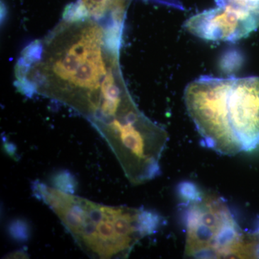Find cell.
I'll return each mask as SVG.
<instances>
[{
  "label": "cell",
  "mask_w": 259,
  "mask_h": 259,
  "mask_svg": "<svg viewBox=\"0 0 259 259\" xmlns=\"http://www.w3.org/2000/svg\"><path fill=\"white\" fill-rule=\"evenodd\" d=\"M123 25L64 19L22 53L18 87L73 109L90 123L118 115L132 100L119 63Z\"/></svg>",
  "instance_id": "6da1fadb"
},
{
  "label": "cell",
  "mask_w": 259,
  "mask_h": 259,
  "mask_svg": "<svg viewBox=\"0 0 259 259\" xmlns=\"http://www.w3.org/2000/svg\"><path fill=\"white\" fill-rule=\"evenodd\" d=\"M32 195L53 211L78 246L90 258H126L136 245L163 224L157 212L107 206L35 181Z\"/></svg>",
  "instance_id": "7a4b0ae2"
},
{
  "label": "cell",
  "mask_w": 259,
  "mask_h": 259,
  "mask_svg": "<svg viewBox=\"0 0 259 259\" xmlns=\"http://www.w3.org/2000/svg\"><path fill=\"white\" fill-rule=\"evenodd\" d=\"M118 160L125 177L142 185L160 174V160L168 141L166 130L143 112L115 121L99 131Z\"/></svg>",
  "instance_id": "3957f363"
},
{
  "label": "cell",
  "mask_w": 259,
  "mask_h": 259,
  "mask_svg": "<svg viewBox=\"0 0 259 259\" xmlns=\"http://www.w3.org/2000/svg\"><path fill=\"white\" fill-rule=\"evenodd\" d=\"M234 78L202 76L185 91L187 111L204 145L223 155L241 152L230 120L228 98Z\"/></svg>",
  "instance_id": "277c9868"
},
{
  "label": "cell",
  "mask_w": 259,
  "mask_h": 259,
  "mask_svg": "<svg viewBox=\"0 0 259 259\" xmlns=\"http://www.w3.org/2000/svg\"><path fill=\"white\" fill-rule=\"evenodd\" d=\"M194 199L187 212L186 253L193 256L236 255L239 228L229 210L218 199L201 196L192 185ZM187 198V197H186Z\"/></svg>",
  "instance_id": "5b68a950"
},
{
  "label": "cell",
  "mask_w": 259,
  "mask_h": 259,
  "mask_svg": "<svg viewBox=\"0 0 259 259\" xmlns=\"http://www.w3.org/2000/svg\"><path fill=\"white\" fill-rule=\"evenodd\" d=\"M258 26V13L228 3H217L215 8L191 17L185 23L192 35L210 41H236Z\"/></svg>",
  "instance_id": "8992f818"
},
{
  "label": "cell",
  "mask_w": 259,
  "mask_h": 259,
  "mask_svg": "<svg viewBox=\"0 0 259 259\" xmlns=\"http://www.w3.org/2000/svg\"><path fill=\"white\" fill-rule=\"evenodd\" d=\"M230 120L242 151L259 145V78L233 79L228 98Z\"/></svg>",
  "instance_id": "52a82bcc"
},
{
  "label": "cell",
  "mask_w": 259,
  "mask_h": 259,
  "mask_svg": "<svg viewBox=\"0 0 259 259\" xmlns=\"http://www.w3.org/2000/svg\"><path fill=\"white\" fill-rule=\"evenodd\" d=\"M88 12L89 17L102 21L110 20L112 0H80Z\"/></svg>",
  "instance_id": "ba28073f"
},
{
  "label": "cell",
  "mask_w": 259,
  "mask_h": 259,
  "mask_svg": "<svg viewBox=\"0 0 259 259\" xmlns=\"http://www.w3.org/2000/svg\"><path fill=\"white\" fill-rule=\"evenodd\" d=\"M51 183L54 188L66 193L74 194L77 188L76 178L71 172L66 170L56 172L51 178Z\"/></svg>",
  "instance_id": "9c48e42d"
},
{
  "label": "cell",
  "mask_w": 259,
  "mask_h": 259,
  "mask_svg": "<svg viewBox=\"0 0 259 259\" xmlns=\"http://www.w3.org/2000/svg\"><path fill=\"white\" fill-rule=\"evenodd\" d=\"M10 236L19 242L28 241L30 236V227L28 223L22 219L15 220L8 227Z\"/></svg>",
  "instance_id": "30bf717a"
},
{
  "label": "cell",
  "mask_w": 259,
  "mask_h": 259,
  "mask_svg": "<svg viewBox=\"0 0 259 259\" xmlns=\"http://www.w3.org/2000/svg\"><path fill=\"white\" fill-rule=\"evenodd\" d=\"M217 3L233 4L259 13V0H217Z\"/></svg>",
  "instance_id": "8fae6325"
},
{
  "label": "cell",
  "mask_w": 259,
  "mask_h": 259,
  "mask_svg": "<svg viewBox=\"0 0 259 259\" xmlns=\"http://www.w3.org/2000/svg\"><path fill=\"white\" fill-rule=\"evenodd\" d=\"M26 255L25 250H20V251H15V253H12L10 255V256H13L12 258H17V256H19V258H23L21 256H26Z\"/></svg>",
  "instance_id": "7c38bea8"
}]
</instances>
